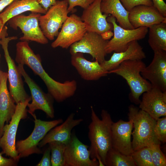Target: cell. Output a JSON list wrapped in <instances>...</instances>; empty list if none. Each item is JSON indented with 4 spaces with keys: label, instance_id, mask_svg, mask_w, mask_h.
<instances>
[{
    "label": "cell",
    "instance_id": "cell-29",
    "mask_svg": "<svg viewBox=\"0 0 166 166\" xmlns=\"http://www.w3.org/2000/svg\"><path fill=\"white\" fill-rule=\"evenodd\" d=\"M136 166H154L151 151L148 147H144L134 151L131 155Z\"/></svg>",
    "mask_w": 166,
    "mask_h": 166
},
{
    "label": "cell",
    "instance_id": "cell-1",
    "mask_svg": "<svg viewBox=\"0 0 166 166\" xmlns=\"http://www.w3.org/2000/svg\"><path fill=\"white\" fill-rule=\"evenodd\" d=\"M15 60L18 65H26L39 76L46 86L48 93L57 102L63 101L75 93L77 81L73 80L61 83L51 77L42 67L40 55L34 53L28 42L21 41L17 43Z\"/></svg>",
    "mask_w": 166,
    "mask_h": 166
},
{
    "label": "cell",
    "instance_id": "cell-7",
    "mask_svg": "<svg viewBox=\"0 0 166 166\" xmlns=\"http://www.w3.org/2000/svg\"><path fill=\"white\" fill-rule=\"evenodd\" d=\"M107 20L112 24L113 30V37L108 41L106 47L107 54L125 50L131 42L144 38L148 32L146 27L131 30L123 28L117 24L116 18L111 15L107 17Z\"/></svg>",
    "mask_w": 166,
    "mask_h": 166
},
{
    "label": "cell",
    "instance_id": "cell-13",
    "mask_svg": "<svg viewBox=\"0 0 166 166\" xmlns=\"http://www.w3.org/2000/svg\"><path fill=\"white\" fill-rule=\"evenodd\" d=\"M87 30L81 17L73 14L68 16L63 24L56 40L51 44L53 48L58 47L67 49L80 41Z\"/></svg>",
    "mask_w": 166,
    "mask_h": 166
},
{
    "label": "cell",
    "instance_id": "cell-20",
    "mask_svg": "<svg viewBox=\"0 0 166 166\" xmlns=\"http://www.w3.org/2000/svg\"><path fill=\"white\" fill-rule=\"evenodd\" d=\"M71 62L81 78L86 81H96L109 74L97 61L87 60L82 53L71 55Z\"/></svg>",
    "mask_w": 166,
    "mask_h": 166
},
{
    "label": "cell",
    "instance_id": "cell-38",
    "mask_svg": "<svg viewBox=\"0 0 166 166\" xmlns=\"http://www.w3.org/2000/svg\"><path fill=\"white\" fill-rule=\"evenodd\" d=\"M7 30V26H5L2 22L0 20V44L2 39L3 37H7L8 35Z\"/></svg>",
    "mask_w": 166,
    "mask_h": 166
},
{
    "label": "cell",
    "instance_id": "cell-31",
    "mask_svg": "<svg viewBox=\"0 0 166 166\" xmlns=\"http://www.w3.org/2000/svg\"><path fill=\"white\" fill-rule=\"evenodd\" d=\"M154 133L160 142H166V117L159 118L156 120L154 128Z\"/></svg>",
    "mask_w": 166,
    "mask_h": 166
},
{
    "label": "cell",
    "instance_id": "cell-21",
    "mask_svg": "<svg viewBox=\"0 0 166 166\" xmlns=\"http://www.w3.org/2000/svg\"><path fill=\"white\" fill-rule=\"evenodd\" d=\"M8 73L0 71V134H3L5 122L8 123L14 115L16 104L7 86Z\"/></svg>",
    "mask_w": 166,
    "mask_h": 166
},
{
    "label": "cell",
    "instance_id": "cell-3",
    "mask_svg": "<svg viewBox=\"0 0 166 166\" xmlns=\"http://www.w3.org/2000/svg\"><path fill=\"white\" fill-rule=\"evenodd\" d=\"M128 119L133 122L134 130L132 135V144L133 151L153 144L160 145L156 138L154 128L156 120L148 113L133 105L128 107Z\"/></svg>",
    "mask_w": 166,
    "mask_h": 166
},
{
    "label": "cell",
    "instance_id": "cell-19",
    "mask_svg": "<svg viewBox=\"0 0 166 166\" xmlns=\"http://www.w3.org/2000/svg\"><path fill=\"white\" fill-rule=\"evenodd\" d=\"M128 19L134 29L140 27L149 28L152 25L166 22L164 17L153 6H136L129 12Z\"/></svg>",
    "mask_w": 166,
    "mask_h": 166
},
{
    "label": "cell",
    "instance_id": "cell-5",
    "mask_svg": "<svg viewBox=\"0 0 166 166\" xmlns=\"http://www.w3.org/2000/svg\"><path fill=\"white\" fill-rule=\"evenodd\" d=\"M31 115L34 118L35 124L32 132L26 139L16 142V148L19 159L33 154L42 153V151L38 147L39 143L51 129L63 122L61 119L49 121H42L37 119L34 113Z\"/></svg>",
    "mask_w": 166,
    "mask_h": 166
},
{
    "label": "cell",
    "instance_id": "cell-30",
    "mask_svg": "<svg viewBox=\"0 0 166 166\" xmlns=\"http://www.w3.org/2000/svg\"><path fill=\"white\" fill-rule=\"evenodd\" d=\"M160 145L153 144L148 147L150 150L152 160L154 166H166V159L160 148Z\"/></svg>",
    "mask_w": 166,
    "mask_h": 166
},
{
    "label": "cell",
    "instance_id": "cell-16",
    "mask_svg": "<svg viewBox=\"0 0 166 166\" xmlns=\"http://www.w3.org/2000/svg\"><path fill=\"white\" fill-rule=\"evenodd\" d=\"M153 59L150 64L141 72L142 77L152 86L166 91V51L154 52Z\"/></svg>",
    "mask_w": 166,
    "mask_h": 166
},
{
    "label": "cell",
    "instance_id": "cell-6",
    "mask_svg": "<svg viewBox=\"0 0 166 166\" xmlns=\"http://www.w3.org/2000/svg\"><path fill=\"white\" fill-rule=\"evenodd\" d=\"M31 97L25 101L16 104L15 112L9 123L4 126L2 136L0 138V148L3 154L18 161L19 160L16 148V137L19 122L27 117L28 104Z\"/></svg>",
    "mask_w": 166,
    "mask_h": 166
},
{
    "label": "cell",
    "instance_id": "cell-4",
    "mask_svg": "<svg viewBox=\"0 0 166 166\" xmlns=\"http://www.w3.org/2000/svg\"><path fill=\"white\" fill-rule=\"evenodd\" d=\"M146 65L142 60H129L122 62L116 68L109 72L121 76L126 81L130 89L131 100L139 104L140 97L152 87L151 83L144 78L141 72Z\"/></svg>",
    "mask_w": 166,
    "mask_h": 166
},
{
    "label": "cell",
    "instance_id": "cell-32",
    "mask_svg": "<svg viewBox=\"0 0 166 166\" xmlns=\"http://www.w3.org/2000/svg\"><path fill=\"white\" fill-rule=\"evenodd\" d=\"M122 4L128 11L129 12L134 7L139 5L153 6L151 0H120Z\"/></svg>",
    "mask_w": 166,
    "mask_h": 166
},
{
    "label": "cell",
    "instance_id": "cell-18",
    "mask_svg": "<svg viewBox=\"0 0 166 166\" xmlns=\"http://www.w3.org/2000/svg\"><path fill=\"white\" fill-rule=\"evenodd\" d=\"M133 124L132 121H125L120 120L113 123L112 126V148L126 155L133 152L131 136Z\"/></svg>",
    "mask_w": 166,
    "mask_h": 166
},
{
    "label": "cell",
    "instance_id": "cell-8",
    "mask_svg": "<svg viewBox=\"0 0 166 166\" xmlns=\"http://www.w3.org/2000/svg\"><path fill=\"white\" fill-rule=\"evenodd\" d=\"M66 0H57L44 15L40 16L39 24L45 36L52 40L57 36L59 30L68 18L69 13Z\"/></svg>",
    "mask_w": 166,
    "mask_h": 166
},
{
    "label": "cell",
    "instance_id": "cell-40",
    "mask_svg": "<svg viewBox=\"0 0 166 166\" xmlns=\"http://www.w3.org/2000/svg\"><path fill=\"white\" fill-rule=\"evenodd\" d=\"M1 57V54H0V61Z\"/></svg>",
    "mask_w": 166,
    "mask_h": 166
},
{
    "label": "cell",
    "instance_id": "cell-26",
    "mask_svg": "<svg viewBox=\"0 0 166 166\" xmlns=\"http://www.w3.org/2000/svg\"><path fill=\"white\" fill-rule=\"evenodd\" d=\"M148 30V42L153 51H166V22L152 25Z\"/></svg>",
    "mask_w": 166,
    "mask_h": 166
},
{
    "label": "cell",
    "instance_id": "cell-11",
    "mask_svg": "<svg viewBox=\"0 0 166 166\" xmlns=\"http://www.w3.org/2000/svg\"><path fill=\"white\" fill-rule=\"evenodd\" d=\"M24 65L18 64V69L27 84L30 92L32 100L31 103L27 105L28 112L30 114L34 113L38 109L44 112L49 118L54 117V111L53 106L54 99L48 93H45L35 81L29 76L25 71Z\"/></svg>",
    "mask_w": 166,
    "mask_h": 166
},
{
    "label": "cell",
    "instance_id": "cell-17",
    "mask_svg": "<svg viewBox=\"0 0 166 166\" xmlns=\"http://www.w3.org/2000/svg\"><path fill=\"white\" fill-rule=\"evenodd\" d=\"M142 95L140 109L156 120L161 117H166V91L152 86Z\"/></svg>",
    "mask_w": 166,
    "mask_h": 166
},
{
    "label": "cell",
    "instance_id": "cell-35",
    "mask_svg": "<svg viewBox=\"0 0 166 166\" xmlns=\"http://www.w3.org/2000/svg\"><path fill=\"white\" fill-rule=\"evenodd\" d=\"M153 6L164 17H166V4L164 0H151Z\"/></svg>",
    "mask_w": 166,
    "mask_h": 166
},
{
    "label": "cell",
    "instance_id": "cell-39",
    "mask_svg": "<svg viewBox=\"0 0 166 166\" xmlns=\"http://www.w3.org/2000/svg\"><path fill=\"white\" fill-rule=\"evenodd\" d=\"M15 0H0V13Z\"/></svg>",
    "mask_w": 166,
    "mask_h": 166
},
{
    "label": "cell",
    "instance_id": "cell-37",
    "mask_svg": "<svg viewBox=\"0 0 166 166\" xmlns=\"http://www.w3.org/2000/svg\"><path fill=\"white\" fill-rule=\"evenodd\" d=\"M56 0H38L39 4L46 11L56 3Z\"/></svg>",
    "mask_w": 166,
    "mask_h": 166
},
{
    "label": "cell",
    "instance_id": "cell-14",
    "mask_svg": "<svg viewBox=\"0 0 166 166\" xmlns=\"http://www.w3.org/2000/svg\"><path fill=\"white\" fill-rule=\"evenodd\" d=\"M89 147L80 140L75 133H72L64 151V166H99L97 159L90 158Z\"/></svg>",
    "mask_w": 166,
    "mask_h": 166
},
{
    "label": "cell",
    "instance_id": "cell-42",
    "mask_svg": "<svg viewBox=\"0 0 166 166\" xmlns=\"http://www.w3.org/2000/svg\"></svg>",
    "mask_w": 166,
    "mask_h": 166
},
{
    "label": "cell",
    "instance_id": "cell-33",
    "mask_svg": "<svg viewBox=\"0 0 166 166\" xmlns=\"http://www.w3.org/2000/svg\"><path fill=\"white\" fill-rule=\"evenodd\" d=\"M68 6V10L69 12L72 11L75 7L79 6L85 9L87 8L94 0H66Z\"/></svg>",
    "mask_w": 166,
    "mask_h": 166
},
{
    "label": "cell",
    "instance_id": "cell-10",
    "mask_svg": "<svg viewBox=\"0 0 166 166\" xmlns=\"http://www.w3.org/2000/svg\"><path fill=\"white\" fill-rule=\"evenodd\" d=\"M41 15L32 12L27 16L21 14L12 18L8 22L13 29L17 30L18 28L21 30L23 34L20 38L21 41H34L45 44L48 41L39 26V18Z\"/></svg>",
    "mask_w": 166,
    "mask_h": 166
},
{
    "label": "cell",
    "instance_id": "cell-12",
    "mask_svg": "<svg viewBox=\"0 0 166 166\" xmlns=\"http://www.w3.org/2000/svg\"><path fill=\"white\" fill-rule=\"evenodd\" d=\"M108 41L101 35L87 31L80 41L70 46L69 52L71 55L77 53L89 54L101 64L107 54L105 48Z\"/></svg>",
    "mask_w": 166,
    "mask_h": 166
},
{
    "label": "cell",
    "instance_id": "cell-28",
    "mask_svg": "<svg viewBox=\"0 0 166 166\" xmlns=\"http://www.w3.org/2000/svg\"><path fill=\"white\" fill-rule=\"evenodd\" d=\"M48 144L50 149L52 166H64V154L66 144L57 141Z\"/></svg>",
    "mask_w": 166,
    "mask_h": 166
},
{
    "label": "cell",
    "instance_id": "cell-27",
    "mask_svg": "<svg viewBox=\"0 0 166 166\" xmlns=\"http://www.w3.org/2000/svg\"><path fill=\"white\" fill-rule=\"evenodd\" d=\"M106 166H136L131 155L124 154L112 148L107 152L105 159Z\"/></svg>",
    "mask_w": 166,
    "mask_h": 166
},
{
    "label": "cell",
    "instance_id": "cell-2",
    "mask_svg": "<svg viewBox=\"0 0 166 166\" xmlns=\"http://www.w3.org/2000/svg\"><path fill=\"white\" fill-rule=\"evenodd\" d=\"M91 122L88 126V136L90 145L89 148L90 157L98 161L99 166H105L108 151L112 148V126L113 123L111 115L106 110L101 113V119L91 106Z\"/></svg>",
    "mask_w": 166,
    "mask_h": 166
},
{
    "label": "cell",
    "instance_id": "cell-24",
    "mask_svg": "<svg viewBox=\"0 0 166 166\" xmlns=\"http://www.w3.org/2000/svg\"><path fill=\"white\" fill-rule=\"evenodd\" d=\"M26 11L44 14L46 12L38 0H15L0 13V20L5 25L12 18Z\"/></svg>",
    "mask_w": 166,
    "mask_h": 166
},
{
    "label": "cell",
    "instance_id": "cell-41",
    "mask_svg": "<svg viewBox=\"0 0 166 166\" xmlns=\"http://www.w3.org/2000/svg\"><path fill=\"white\" fill-rule=\"evenodd\" d=\"M1 135H0V138H1Z\"/></svg>",
    "mask_w": 166,
    "mask_h": 166
},
{
    "label": "cell",
    "instance_id": "cell-23",
    "mask_svg": "<svg viewBox=\"0 0 166 166\" xmlns=\"http://www.w3.org/2000/svg\"><path fill=\"white\" fill-rule=\"evenodd\" d=\"M146 58L143 48L137 41L131 42L124 51L114 52L110 58L100 64L108 72L116 68L123 62L129 60H142Z\"/></svg>",
    "mask_w": 166,
    "mask_h": 166
},
{
    "label": "cell",
    "instance_id": "cell-34",
    "mask_svg": "<svg viewBox=\"0 0 166 166\" xmlns=\"http://www.w3.org/2000/svg\"><path fill=\"white\" fill-rule=\"evenodd\" d=\"M50 149L49 146L45 150L42 159L36 166H52Z\"/></svg>",
    "mask_w": 166,
    "mask_h": 166
},
{
    "label": "cell",
    "instance_id": "cell-25",
    "mask_svg": "<svg viewBox=\"0 0 166 166\" xmlns=\"http://www.w3.org/2000/svg\"><path fill=\"white\" fill-rule=\"evenodd\" d=\"M100 6L103 13L114 17L122 28L134 29L129 21V12L124 8L120 0H102Z\"/></svg>",
    "mask_w": 166,
    "mask_h": 166
},
{
    "label": "cell",
    "instance_id": "cell-36",
    "mask_svg": "<svg viewBox=\"0 0 166 166\" xmlns=\"http://www.w3.org/2000/svg\"><path fill=\"white\" fill-rule=\"evenodd\" d=\"M3 153L0 152V166H14L17 165L18 161L12 158H6L2 156Z\"/></svg>",
    "mask_w": 166,
    "mask_h": 166
},
{
    "label": "cell",
    "instance_id": "cell-22",
    "mask_svg": "<svg viewBox=\"0 0 166 166\" xmlns=\"http://www.w3.org/2000/svg\"><path fill=\"white\" fill-rule=\"evenodd\" d=\"M74 117V113H71L61 124L51 129L39 143L38 146L42 147L53 141L67 144L71 138L73 129L83 121L81 118L75 119Z\"/></svg>",
    "mask_w": 166,
    "mask_h": 166
},
{
    "label": "cell",
    "instance_id": "cell-15",
    "mask_svg": "<svg viewBox=\"0 0 166 166\" xmlns=\"http://www.w3.org/2000/svg\"><path fill=\"white\" fill-rule=\"evenodd\" d=\"M101 0H94L84 9L81 17L87 31L95 32L101 35L113 30L112 24L107 20L109 15L103 14L101 11Z\"/></svg>",
    "mask_w": 166,
    "mask_h": 166
},
{
    "label": "cell",
    "instance_id": "cell-9",
    "mask_svg": "<svg viewBox=\"0 0 166 166\" xmlns=\"http://www.w3.org/2000/svg\"><path fill=\"white\" fill-rule=\"evenodd\" d=\"M17 38L16 36L5 37L2 39L0 42L8 67L9 92L16 104L24 102L31 97L25 91L22 75L10 57L8 49L9 42Z\"/></svg>",
    "mask_w": 166,
    "mask_h": 166
}]
</instances>
